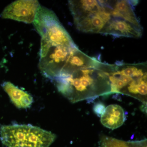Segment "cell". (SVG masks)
<instances>
[{
  "label": "cell",
  "mask_w": 147,
  "mask_h": 147,
  "mask_svg": "<svg viewBox=\"0 0 147 147\" xmlns=\"http://www.w3.org/2000/svg\"><path fill=\"white\" fill-rule=\"evenodd\" d=\"M33 23L41 37L39 69L52 80L79 48L52 10L40 6Z\"/></svg>",
  "instance_id": "6da1fadb"
},
{
  "label": "cell",
  "mask_w": 147,
  "mask_h": 147,
  "mask_svg": "<svg viewBox=\"0 0 147 147\" xmlns=\"http://www.w3.org/2000/svg\"><path fill=\"white\" fill-rule=\"evenodd\" d=\"M111 66L101 61L86 67H64L52 81L58 91L71 102L92 101L99 96L111 94Z\"/></svg>",
  "instance_id": "7a4b0ae2"
},
{
  "label": "cell",
  "mask_w": 147,
  "mask_h": 147,
  "mask_svg": "<svg viewBox=\"0 0 147 147\" xmlns=\"http://www.w3.org/2000/svg\"><path fill=\"white\" fill-rule=\"evenodd\" d=\"M109 78L111 94L126 95L147 105V62L111 64Z\"/></svg>",
  "instance_id": "3957f363"
},
{
  "label": "cell",
  "mask_w": 147,
  "mask_h": 147,
  "mask_svg": "<svg viewBox=\"0 0 147 147\" xmlns=\"http://www.w3.org/2000/svg\"><path fill=\"white\" fill-rule=\"evenodd\" d=\"M68 4L76 28L84 32L100 34L113 17L109 1L73 0Z\"/></svg>",
  "instance_id": "277c9868"
},
{
  "label": "cell",
  "mask_w": 147,
  "mask_h": 147,
  "mask_svg": "<svg viewBox=\"0 0 147 147\" xmlns=\"http://www.w3.org/2000/svg\"><path fill=\"white\" fill-rule=\"evenodd\" d=\"M0 138L6 147H49L56 135L31 125H2Z\"/></svg>",
  "instance_id": "5b68a950"
},
{
  "label": "cell",
  "mask_w": 147,
  "mask_h": 147,
  "mask_svg": "<svg viewBox=\"0 0 147 147\" xmlns=\"http://www.w3.org/2000/svg\"><path fill=\"white\" fill-rule=\"evenodd\" d=\"M40 6L38 1H16L5 7L1 17L30 24L33 23Z\"/></svg>",
  "instance_id": "8992f818"
},
{
  "label": "cell",
  "mask_w": 147,
  "mask_h": 147,
  "mask_svg": "<svg viewBox=\"0 0 147 147\" xmlns=\"http://www.w3.org/2000/svg\"><path fill=\"white\" fill-rule=\"evenodd\" d=\"M143 28L136 26L122 18L112 17L102 29L100 34L110 35L116 37L138 38L142 36Z\"/></svg>",
  "instance_id": "52a82bcc"
},
{
  "label": "cell",
  "mask_w": 147,
  "mask_h": 147,
  "mask_svg": "<svg viewBox=\"0 0 147 147\" xmlns=\"http://www.w3.org/2000/svg\"><path fill=\"white\" fill-rule=\"evenodd\" d=\"M109 2L113 17L122 18L136 26L142 28L133 7V6L136 5V1H109Z\"/></svg>",
  "instance_id": "ba28073f"
},
{
  "label": "cell",
  "mask_w": 147,
  "mask_h": 147,
  "mask_svg": "<svg viewBox=\"0 0 147 147\" xmlns=\"http://www.w3.org/2000/svg\"><path fill=\"white\" fill-rule=\"evenodd\" d=\"M100 117V122L102 125L113 129L122 125L126 119L123 109L116 104L108 105Z\"/></svg>",
  "instance_id": "9c48e42d"
},
{
  "label": "cell",
  "mask_w": 147,
  "mask_h": 147,
  "mask_svg": "<svg viewBox=\"0 0 147 147\" xmlns=\"http://www.w3.org/2000/svg\"><path fill=\"white\" fill-rule=\"evenodd\" d=\"M2 86L8 94L11 101L17 108H28L32 104L33 98L31 96L15 86L12 83L9 82H4Z\"/></svg>",
  "instance_id": "30bf717a"
},
{
  "label": "cell",
  "mask_w": 147,
  "mask_h": 147,
  "mask_svg": "<svg viewBox=\"0 0 147 147\" xmlns=\"http://www.w3.org/2000/svg\"><path fill=\"white\" fill-rule=\"evenodd\" d=\"M100 147H147V140L125 142L113 137L102 136L100 137Z\"/></svg>",
  "instance_id": "8fae6325"
},
{
  "label": "cell",
  "mask_w": 147,
  "mask_h": 147,
  "mask_svg": "<svg viewBox=\"0 0 147 147\" xmlns=\"http://www.w3.org/2000/svg\"><path fill=\"white\" fill-rule=\"evenodd\" d=\"M105 109V106L102 103H97L94 107V111L98 116H101Z\"/></svg>",
  "instance_id": "7c38bea8"
}]
</instances>
